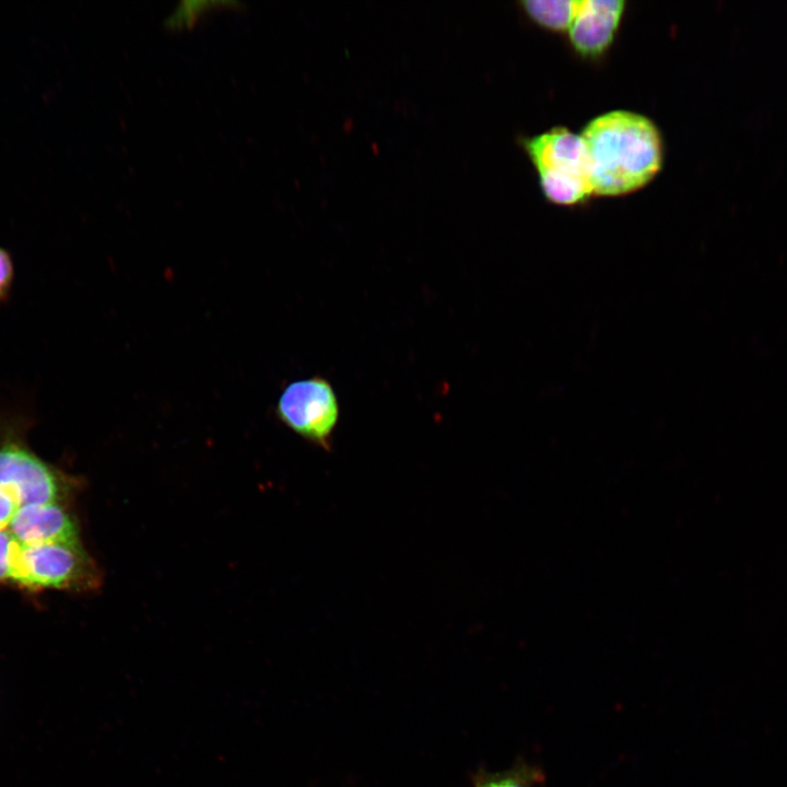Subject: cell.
Wrapping results in <instances>:
<instances>
[{"mask_svg":"<svg viewBox=\"0 0 787 787\" xmlns=\"http://www.w3.org/2000/svg\"><path fill=\"white\" fill-rule=\"evenodd\" d=\"M588 150L594 193L634 192L659 173L663 146L656 125L630 110H612L590 120L580 133Z\"/></svg>","mask_w":787,"mask_h":787,"instance_id":"1","label":"cell"},{"mask_svg":"<svg viewBox=\"0 0 787 787\" xmlns=\"http://www.w3.org/2000/svg\"><path fill=\"white\" fill-rule=\"evenodd\" d=\"M522 146L549 201L574 205L594 195L590 158L580 134L555 127L524 139Z\"/></svg>","mask_w":787,"mask_h":787,"instance_id":"2","label":"cell"},{"mask_svg":"<svg viewBox=\"0 0 787 787\" xmlns=\"http://www.w3.org/2000/svg\"><path fill=\"white\" fill-rule=\"evenodd\" d=\"M28 418L24 411L0 406V489L20 504H60L66 480L26 444Z\"/></svg>","mask_w":787,"mask_h":787,"instance_id":"3","label":"cell"},{"mask_svg":"<svg viewBox=\"0 0 787 787\" xmlns=\"http://www.w3.org/2000/svg\"><path fill=\"white\" fill-rule=\"evenodd\" d=\"M101 580L96 563L81 543L34 547L16 543L10 582L19 586L90 591L96 589Z\"/></svg>","mask_w":787,"mask_h":787,"instance_id":"4","label":"cell"},{"mask_svg":"<svg viewBox=\"0 0 787 787\" xmlns=\"http://www.w3.org/2000/svg\"><path fill=\"white\" fill-rule=\"evenodd\" d=\"M275 413L301 437L330 449L340 406L332 385L325 377L312 376L290 383L277 402Z\"/></svg>","mask_w":787,"mask_h":787,"instance_id":"5","label":"cell"},{"mask_svg":"<svg viewBox=\"0 0 787 787\" xmlns=\"http://www.w3.org/2000/svg\"><path fill=\"white\" fill-rule=\"evenodd\" d=\"M624 10L625 2L620 0L578 1L567 31L575 51L588 58L602 55L613 42Z\"/></svg>","mask_w":787,"mask_h":787,"instance_id":"6","label":"cell"},{"mask_svg":"<svg viewBox=\"0 0 787 787\" xmlns=\"http://www.w3.org/2000/svg\"><path fill=\"white\" fill-rule=\"evenodd\" d=\"M10 532L23 545L80 544L79 529L60 504H28L20 506Z\"/></svg>","mask_w":787,"mask_h":787,"instance_id":"7","label":"cell"},{"mask_svg":"<svg viewBox=\"0 0 787 787\" xmlns=\"http://www.w3.org/2000/svg\"><path fill=\"white\" fill-rule=\"evenodd\" d=\"M522 10L536 24L550 31H568L575 16L578 1L529 0L520 2Z\"/></svg>","mask_w":787,"mask_h":787,"instance_id":"8","label":"cell"},{"mask_svg":"<svg viewBox=\"0 0 787 787\" xmlns=\"http://www.w3.org/2000/svg\"><path fill=\"white\" fill-rule=\"evenodd\" d=\"M544 780L542 771L524 761L502 772L479 770L472 775L474 787H533Z\"/></svg>","mask_w":787,"mask_h":787,"instance_id":"9","label":"cell"},{"mask_svg":"<svg viewBox=\"0 0 787 787\" xmlns=\"http://www.w3.org/2000/svg\"><path fill=\"white\" fill-rule=\"evenodd\" d=\"M16 539L10 531H0V582H10L11 564Z\"/></svg>","mask_w":787,"mask_h":787,"instance_id":"10","label":"cell"},{"mask_svg":"<svg viewBox=\"0 0 787 787\" xmlns=\"http://www.w3.org/2000/svg\"><path fill=\"white\" fill-rule=\"evenodd\" d=\"M14 281L13 260L8 250L0 247V305L8 302Z\"/></svg>","mask_w":787,"mask_h":787,"instance_id":"11","label":"cell"},{"mask_svg":"<svg viewBox=\"0 0 787 787\" xmlns=\"http://www.w3.org/2000/svg\"><path fill=\"white\" fill-rule=\"evenodd\" d=\"M19 507L17 501L9 492L0 489V531L10 527Z\"/></svg>","mask_w":787,"mask_h":787,"instance_id":"12","label":"cell"}]
</instances>
